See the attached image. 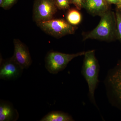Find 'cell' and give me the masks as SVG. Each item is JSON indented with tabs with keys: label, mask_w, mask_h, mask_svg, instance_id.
<instances>
[{
	"label": "cell",
	"mask_w": 121,
	"mask_h": 121,
	"mask_svg": "<svg viewBox=\"0 0 121 121\" xmlns=\"http://www.w3.org/2000/svg\"><path fill=\"white\" fill-rule=\"evenodd\" d=\"M82 68V74L86 81L89 88L90 101L98 108L95 98V93L99 83V66L95 55L94 50L86 52Z\"/></svg>",
	"instance_id": "cell-1"
},
{
	"label": "cell",
	"mask_w": 121,
	"mask_h": 121,
	"mask_svg": "<svg viewBox=\"0 0 121 121\" xmlns=\"http://www.w3.org/2000/svg\"><path fill=\"white\" fill-rule=\"evenodd\" d=\"M100 17L97 26L85 35L83 41L93 39L110 41L117 35L116 17L113 12L109 10Z\"/></svg>",
	"instance_id": "cell-2"
},
{
	"label": "cell",
	"mask_w": 121,
	"mask_h": 121,
	"mask_svg": "<svg viewBox=\"0 0 121 121\" xmlns=\"http://www.w3.org/2000/svg\"><path fill=\"white\" fill-rule=\"evenodd\" d=\"M104 83L110 103L121 111V61L108 71Z\"/></svg>",
	"instance_id": "cell-3"
},
{
	"label": "cell",
	"mask_w": 121,
	"mask_h": 121,
	"mask_svg": "<svg viewBox=\"0 0 121 121\" xmlns=\"http://www.w3.org/2000/svg\"><path fill=\"white\" fill-rule=\"evenodd\" d=\"M86 52L75 54H67L57 52H48L45 57V67L48 71L52 74H56L62 71L73 59L84 55Z\"/></svg>",
	"instance_id": "cell-4"
},
{
	"label": "cell",
	"mask_w": 121,
	"mask_h": 121,
	"mask_svg": "<svg viewBox=\"0 0 121 121\" xmlns=\"http://www.w3.org/2000/svg\"><path fill=\"white\" fill-rule=\"evenodd\" d=\"M37 25L47 34L56 38L74 34L76 27L63 19H52L37 22Z\"/></svg>",
	"instance_id": "cell-5"
},
{
	"label": "cell",
	"mask_w": 121,
	"mask_h": 121,
	"mask_svg": "<svg viewBox=\"0 0 121 121\" xmlns=\"http://www.w3.org/2000/svg\"><path fill=\"white\" fill-rule=\"evenodd\" d=\"M57 9L54 1L50 0H35L33 11V20L37 23L52 19Z\"/></svg>",
	"instance_id": "cell-6"
},
{
	"label": "cell",
	"mask_w": 121,
	"mask_h": 121,
	"mask_svg": "<svg viewBox=\"0 0 121 121\" xmlns=\"http://www.w3.org/2000/svg\"><path fill=\"white\" fill-rule=\"evenodd\" d=\"M23 70L12 57L2 60L0 65V78L4 80H15L21 76Z\"/></svg>",
	"instance_id": "cell-7"
},
{
	"label": "cell",
	"mask_w": 121,
	"mask_h": 121,
	"mask_svg": "<svg viewBox=\"0 0 121 121\" xmlns=\"http://www.w3.org/2000/svg\"><path fill=\"white\" fill-rule=\"evenodd\" d=\"M14 53L12 58L23 69H27L32 63L28 48L19 39L13 40Z\"/></svg>",
	"instance_id": "cell-8"
},
{
	"label": "cell",
	"mask_w": 121,
	"mask_h": 121,
	"mask_svg": "<svg viewBox=\"0 0 121 121\" xmlns=\"http://www.w3.org/2000/svg\"><path fill=\"white\" fill-rule=\"evenodd\" d=\"M83 7L94 16H101L109 10L108 3L105 0H84Z\"/></svg>",
	"instance_id": "cell-9"
},
{
	"label": "cell",
	"mask_w": 121,
	"mask_h": 121,
	"mask_svg": "<svg viewBox=\"0 0 121 121\" xmlns=\"http://www.w3.org/2000/svg\"><path fill=\"white\" fill-rule=\"evenodd\" d=\"M19 118V113L12 103L8 101L0 100V121H16Z\"/></svg>",
	"instance_id": "cell-10"
},
{
	"label": "cell",
	"mask_w": 121,
	"mask_h": 121,
	"mask_svg": "<svg viewBox=\"0 0 121 121\" xmlns=\"http://www.w3.org/2000/svg\"><path fill=\"white\" fill-rule=\"evenodd\" d=\"M72 117L67 113L62 111H52L48 113L40 121H73Z\"/></svg>",
	"instance_id": "cell-11"
},
{
	"label": "cell",
	"mask_w": 121,
	"mask_h": 121,
	"mask_svg": "<svg viewBox=\"0 0 121 121\" xmlns=\"http://www.w3.org/2000/svg\"><path fill=\"white\" fill-rule=\"evenodd\" d=\"M78 10L77 9H69L67 12V20L69 24L73 26L78 25L82 21V15Z\"/></svg>",
	"instance_id": "cell-12"
},
{
	"label": "cell",
	"mask_w": 121,
	"mask_h": 121,
	"mask_svg": "<svg viewBox=\"0 0 121 121\" xmlns=\"http://www.w3.org/2000/svg\"><path fill=\"white\" fill-rule=\"evenodd\" d=\"M55 4L57 9L60 10H66L70 8V0H55Z\"/></svg>",
	"instance_id": "cell-13"
},
{
	"label": "cell",
	"mask_w": 121,
	"mask_h": 121,
	"mask_svg": "<svg viewBox=\"0 0 121 121\" xmlns=\"http://www.w3.org/2000/svg\"><path fill=\"white\" fill-rule=\"evenodd\" d=\"M117 35L121 42V11L118 9L115 14Z\"/></svg>",
	"instance_id": "cell-14"
},
{
	"label": "cell",
	"mask_w": 121,
	"mask_h": 121,
	"mask_svg": "<svg viewBox=\"0 0 121 121\" xmlns=\"http://www.w3.org/2000/svg\"><path fill=\"white\" fill-rule=\"evenodd\" d=\"M17 1V0H4L1 8L5 9H9L15 4Z\"/></svg>",
	"instance_id": "cell-15"
},
{
	"label": "cell",
	"mask_w": 121,
	"mask_h": 121,
	"mask_svg": "<svg viewBox=\"0 0 121 121\" xmlns=\"http://www.w3.org/2000/svg\"><path fill=\"white\" fill-rule=\"evenodd\" d=\"M84 0H70L71 4H73L78 10H80L83 7Z\"/></svg>",
	"instance_id": "cell-16"
},
{
	"label": "cell",
	"mask_w": 121,
	"mask_h": 121,
	"mask_svg": "<svg viewBox=\"0 0 121 121\" xmlns=\"http://www.w3.org/2000/svg\"><path fill=\"white\" fill-rule=\"evenodd\" d=\"M108 4H117V5L118 4V0H105Z\"/></svg>",
	"instance_id": "cell-17"
},
{
	"label": "cell",
	"mask_w": 121,
	"mask_h": 121,
	"mask_svg": "<svg viewBox=\"0 0 121 121\" xmlns=\"http://www.w3.org/2000/svg\"><path fill=\"white\" fill-rule=\"evenodd\" d=\"M118 0V4H117V7L118 9H121V0Z\"/></svg>",
	"instance_id": "cell-18"
},
{
	"label": "cell",
	"mask_w": 121,
	"mask_h": 121,
	"mask_svg": "<svg viewBox=\"0 0 121 121\" xmlns=\"http://www.w3.org/2000/svg\"><path fill=\"white\" fill-rule=\"evenodd\" d=\"M4 0H0V7H2V5L4 4Z\"/></svg>",
	"instance_id": "cell-19"
},
{
	"label": "cell",
	"mask_w": 121,
	"mask_h": 121,
	"mask_svg": "<svg viewBox=\"0 0 121 121\" xmlns=\"http://www.w3.org/2000/svg\"><path fill=\"white\" fill-rule=\"evenodd\" d=\"M50 0L52 1H54V2H55V0Z\"/></svg>",
	"instance_id": "cell-20"
}]
</instances>
